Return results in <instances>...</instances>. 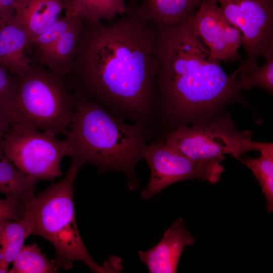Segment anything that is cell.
Here are the masks:
<instances>
[{"instance_id":"obj_1","label":"cell","mask_w":273,"mask_h":273,"mask_svg":"<svg viewBox=\"0 0 273 273\" xmlns=\"http://www.w3.org/2000/svg\"><path fill=\"white\" fill-rule=\"evenodd\" d=\"M123 15L109 24L83 20L66 77L75 94L143 126L152 141L157 135V26L139 18L130 7Z\"/></svg>"},{"instance_id":"obj_2","label":"cell","mask_w":273,"mask_h":273,"mask_svg":"<svg viewBox=\"0 0 273 273\" xmlns=\"http://www.w3.org/2000/svg\"><path fill=\"white\" fill-rule=\"evenodd\" d=\"M187 20L173 25L156 24L153 54L158 63L156 121L161 141L181 125L221 115L227 105H247L238 79L211 59Z\"/></svg>"},{"instance_id":"obj_3","label":"cell","mask_w":273,"mask_h":273,"mask_svg":"<svg viewBox=\"0 0 273 273\" xmlns=\"http://www.w3.org/2000/svg\"><path fill=\"white\" fill-rule=\"evenodd\" d=\"M73 120L65 140L68 156L81 166L95 165L100 173L115 171L127 178L129 189L139 184L135 173L148 141L144 127L129 124L105 107L75 94Z\"/></svg>"},{"instance_id":"obj_4","label":"cell","mask_w":273,"mask_h":273,"mask_svg":"<svg viewBox=\"0 0 273 273\" xmlns=\"http://www.w3.org/2000/svg\"><path fill=\"white\" fill-rule=\"evenodd\" d=\"M81 167L72 161L61 181L22 203L21 215L24 214L29 218L32 235L43 237L54 246L55 261L59 268L70 269L73 261L80 260L95 272H117L118 266L114 259L108 260L102 266L93 260L77 227L73 187Z\"/></svg>"},{"instance_id":"obj_5","label":"cell","mask_w":273,"mask_h":273,"mask_svg":"<svg viewBox=\"0 0 273 273\" xmlns=\"http://www.w3.org/2000/svg\"><path fill=\"white\" fill-rule=\"evenodd\" d=\"M75 93L66 76L31 60L18 88L3 110L12 125L66 134L73 118Z\"/></svg>"},{"instance_id":"obj_6","label":"cell","mask_w":273,"mask_h":273,"mask_svg":"<svg viewBox=\"0 0 273 273\" xmlns=\"http://www.w3.org/2000/svg\"><path fill=\"white\" fill-rule=\"evenodd\" d=\"M251 139V131L239 130L226 114L190 127L181 125L167 133L164 142L193 159L222 161L224 154L238 159L246 152L260 151L270 143L253 142Z\"/></svg>"},{"instance_id":"obj_7","label":"cell","mask_w":273,"mask_h":273,"mask_svg":"<svg viewBox=\"0 0 273 273\" xmlns=\"http://www.w3.org/2000/svg\"><path fill=\"white\" fill-rule=\"evenodd\" d=\"M0 149L20 171L37 181L61 177V163L68 156L66 140L15 124L5 135Z\"/></svg>"},{"instance_id":"obj_8","label":"cell","mask_w":273,"mask_h":273,"mask_svg":"<svg viewBox=\"0 0 273 273\" xmlns=\"http://www.w3.org/2000/svg\"><path fill=\"white\" fill-rule=\"evenodd\" d=\"M216 1L225 19L241 31L246 54L232 75L245 76L258 67V58L273 52V0Z\"/></svg>"},{"instance_id":"obj_9","label":"cell","mask_w":273,"mask_h":273,"mask_svg":"<svg viewBox=\"0 0 273 273\" xmlns=\"http://www.w3.org/2000/svg\"><path fill=\"white\" fill-rule=\"evenodd\" d=\"M143 159L151 169L149 181L141 193L144 199H150L167 187L184 180L197 178L217 183L224 171L220 160L193 159L164 141L147 144Z\"/></svg>"},{"instance_id":"obj_10","label":"cell","mask_w":273,"mask_h":273,"mask_svg":"<svg viewBox=\"0 0 273 273\" xmlns=\"http://www.w3.org/2000/svg\"><path fill=\"white\" fill-rule=\"evenodd\" d=\"M83 19L65 12L47 31L29 43L32 61L66 76L71 68L79 39Z\"/></svg>"},{"instance_id":"obj_11","label":"cell","mask_w":273,"mask_h":273,"mask_svg":"<svg viewBox=\"0 0 273 273\" xmlns=\"http://www.w3.org/2000/svg\"><path fill=\"white\" fill-rule=\"evenodd\" d=\"M187 23L203 39L212 60L226 63L241 60L238 51L242 44L241 32L225 19L216 0H203Z\"/></svg>"},{"instance_id":"obj_12","label":"cell","mask_w":273,"mask_h":273,"mask_svg":"<svg viewBox=\"0 0 273 273\" xmlns=\"http://www.w3.org/2000/svg\"><path fill=\"white\" fill-rule=\"evenodd\" d=\"M196 242L187 230L184 219L176 218L165 231L161 240L147 251L140 250V260L147 266L150 273L177 272L180 256L187 246Z\"/></svg>"},{"instance_id":"obj_13","label":"cell","mask_w":273,"mask_h":273,"mask_svg":"<svg viewBox=\"0 0 273 273\" xmlns=\"http://www.w3.org/2000/svg\"><path fill=\"white\" fill-rule=\"evenodd\" d=\"M65 8L64 0H18L14 19L26 32L30 43L58 20Z\"/></svg>"},{"instance_id":"obj_14","label":"cell","mask_w":273,"mask_h":273,"mask_svg":"<svg viewBox=\"0 0 273 273\" xmlns=\"http://www.w3.org/2000/svg\"><path fill=\"white\" fill-rule=\"evenodd\" d=\"M29 45L26 32L14 18L0 24V64L20 78L27 72L31 62L25 53Z\"/></svg>"},{"instance_id":"obj_15","label":"cell","mask_w":273,"mask_h":273,"mask_svg":"<svg viewBox=\"0 0 273 273\" xmlns=\"http://www.w3.org/2000/svg\"><path fill=\"white\" fill-rule=\"evenodd\" d=\"M203 0H141L135 6L130 5L134 14L140 19L157 24H177L194 13Z\"/></svg>"},{"instance_id":"obj_16","label":"cell","mask_w":273,"mask_h":273,"mask_svg":"<svg viewBox=\"0 0 273 273\" xmlns=\"http://www.w3.org/2000/svg\"><path fill=\"white\" fill-rule=\"evenodd\" d=\"M17 220L0 222V273L9 272V267L16 259L28 236L32 235V226L24 214Z\"/></svg>"},{"instance_id":"obj_17","label":"cell","mask_w":273,"mask_h":273,"mask_svg":"<svg viewBox=\"0 0 273 273\" xmlns=\"http://www.w3.org/2000/svg\"><path fill=\"white\" fill-rule=\"evenodd\" d=\"M37 181L20 171L0 152V194L24 202L35 196Z\"/></svg>"},{"instance_id":"obj_18","label":"cell","mask_w":273,"mask_h":273,"mask_svg":"<svg viewBox=\"0 0 273 273\" xmlns=\"http://www.w3.org/2000/svg\"><path fill=\"white\" fill-rule=\"evenodd\" d=\"M65 12L83 19L111 20L116 15L124 14L128 8L124 0H65Z\"/></svg>"},{"instance_id":"obj_19","label":"cell","mask_w":273,"mask_h":273,"mask_svg":"<svg viewBox=\"0 0 273 273\" xmlns=\"http://www.w3.org/2000/svg\"><path fill=\"white\" fill-rule=\"evenodd\" d=\"M261 155L256 158L239 159L250 168L259 183L266 201L268 213L273 210V145L261 150Z\"/></svg>"},{"instance_id":"obj_20","label":"cell","mask_w":273,"mask_h":273,"mask_svg":"<svg viewBox=\"0 0 273 273\" xmlns=\"http://www.w3.org/2000/svg\"><path fill=\"white\" fill-rule=\"evenodd\" d=\"M9 273H54L59 268L55 260H51L36 243L24 245L14 260Z\"/></svg>"},{"instance_id":"obj_21","label":"cell","mask_w":273,"mask_h":273,"mask_svg":"<svg viewBox=\"0 0 273 273\" xmlns=\"http://www.w3.org/2000/svg\"><path fill=\"white\" fill-rule=\"evenodd\" d=\"M266 62L261 67L250 72L247 75L240 76L238 79L240 89H250L253 86L265 89L270 94L273 92V52L265 57Z\"/></svg>"},{"instance_id":"obj_22","label":"cell","mask_w":273,"mask_h":273,"mask_svg":"<svg viewBox=\"0 0 273 273\" xmlns=\"http://www.w3.org/2000/svg\"><path fill=\"white\" fill-rule=\"evenodd\" d=\"M20 78L0 64V110H3L15 96Z\"/></svg>"},{"instance_id":"obj_23","label":"cell","mask_w":273,"mask_h":273,"mask_svg":"<svg viewBox=\"0 0 273 273\" xmlns=\"http://www.w3.org/2000/svg\"><path fill=\"white\" fill-rule=\"evenodd\" d=\"M22 203L20 200L13 197L0 199V222L20 219Z\"/></svg>"},{"instance_id":"obj_24","label":"cell","mask_w":273,"mask_h":273,"mask_svg":"<svg viewBox=\"0 0 273 273\" xmlns=\"http://www.w3.org/2000/svg\"><path fill=\"white\" fill-rule=\"evenodd\" d=\"M18 0H0V24L12 20L15 16Z\"/></svg>"},{"instance_id":"obj_25","label":"cell","mask_w":273,"mask_h":273,"mask_svg":"<svg viewBox=\"0 0 273 273\" xmlns=\"http://www.w3.org/2000/svg\"><path fill=\"white\" fill-rule=\"evenodd\" d=\"M12 125V122L7 114L0 110V145L6 134ZM0 152H2L0 149Z\"/></svg>"},{"instance_id":"obj_26","label":"cell","mask_w":273,"mask_h":273,"mask_svg":"<svg viewBox=\"0 0 273 273\" xmlns=\"http://www.w3.org/2000/svg\"><path fill=\"white\" fill-rule=\"evenodd\" d=\"M64 1H65V0H64Z\"/></svg>"}]
</instances>
